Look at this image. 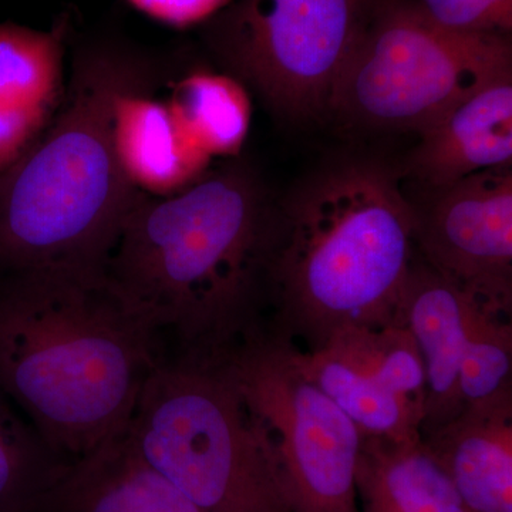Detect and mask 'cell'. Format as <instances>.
Segmentation results:
<instances>
[{
    "mask_svg": "<svg viewBox=\"0 0 512 512\" xmlns=\"http://www.w3.org/2000/svg\"><path fill=\"white\" fill-rule=\"evenodd\" d=\"M276 200L231 163L171 197L140 194L104 275L173 355L217 360L261 326Z\"/></svg>",
    "mask_w": 512,
    "mask_h": 512,
    "instance_id": "cell-1",
    "label": "cell"
},
{
    "mask_svg": "<svg viewBox=\"0 0 512 512\" xmlns=\"http://www.w3.org/2000/svg\"><path fill=\"white\" fill-rule=\"evenodd\" d=\"M127 434L202 512H292L275 448L218 362L165 355Z\"/></svg>",
    "mask_w": 512,
    "mask_h": 512,
    "instance_id": "cell-5",
    "label": "cell"
},
{
    "mask_svg": "<svg viewBox=\"0 0 512 512\" xmlns=\"http://www.w3.org/2000/svg\"><path fill=\"white\" fill-rule=\"evenodd\" d=\"M148 18L173 28L208 22L218 12L227 8L231 0H127Z\"/></svg>",
    "mask_w": 512,
    "mask_h": 512,
    "instance_id": "cell-21",
    "label": "cell"
},
{
    "mask_svg": "<svg viewBox=\"0 0 512 512\" xmlns=\"http://www.w3.org/2000/svg\"><path fill=\"white\" fill-rule=\"evenodd\" d=\"M143 82L130 84L114 100V151L134 190L147 197H171L197 183L211 157L185 134L167 101L144 92Z\"/></svg>",
    "mask_w": 512,
    "mask_h": 512,
    "instance_id": "cell-15",
    "label": "cell"
},
{
    "mask_svg": "<svg viewBox=\"0 0 512 512\" xmlns=\"http://www.w3.org/2000/svg\"><path fill=\"white\" fill-rule=\"evenodd\" d=\"M377 0H237L202 26L228 74L291 120L330 113Z\"/></svg>",
    "mask_w": 512,
    "mask_h": 512,
    "instance_id": "cell-7",
    "label": "cell"
},
{
    "mask_svg": "<svg viewBox=\"0 0 512 512\" xmlns=\"http://www.w3.org/2000/svg\"><path fill=\"white\" fill-rule=\"evenodd\" d=\"M215 362L275 448L292 512H360L362 434L303 375L292 346L255 330Z\"/></svg>",
    "mask_w": 512,
    "mask_h": 512,
    "instance_id": "cell-8",
    "label": "cell"
},
{
    "mask_svg": "<svg viewBox=\"0 0 512 512\" xmlns=\"http://www.w3.org/2000/svg\"><path fill=\"white\" fill-rule=\"evenodd\" d=\"M402 173L350 157L276 201L266 251L261 330L301 352L349 326L399 325L416 256Z\"/></svg>",
    "mask_w": 512,
    "mask_h": 512,
    "instance_id": "cell-2",
    "label": "cell"
},
{
    "mask_svg": "<svg viewBox=\"0 0 512 512\" xmlns=\"http://www.w3.org/2000/svg\"><path fill=\"white\" fill-rule=\"evenodd\" d=\"M512 316L490 311L414 256L397 323L416 340L426 375L421 437L512 390Z\"/></svg>",
    "mask_w": 512,
    "mask_h": 512,
    "instance_id": "cell-9",
    "label": "cell"
},
{
    "mask_svg": "<svg viewBox=\"0 0 512 512\" xmlns=\"http://www.w3.org/2000/svg\"><path fill=\"white\" fill-rule=\"evenodd\" d=\"M437 28L466 35L511 36L512 0H400Z\"/></svg>",
    "mask_w": 512,
    "mask_h": 512,
    "instance_id": "cell-20",
    "label": "cell"
},
{
    "mask_svg": "<svg viewBox=\"0 0 512 512\" xmlns=\"http://www.w3.org/2000/svg\"><path fill=\"white\" fill-rule=\"evenodd\" d=\"M356 484L360 512H470L423 440L363 439Z\"/></svg>",
    "mask_w": 512,
    "mask_h": 512,
    "instance_id": "cell-17",
    "label": "cell"
},
{
    "mask_svg": "<svg viewBox=\"0 0 512 512\" xmlns=\"http://www.w3.org/2000/svg\"><path fill=\"white\" fill-rule=\"evenodd\" d=\"M32 512H202L148 466L127 429L77 458Z\"/></svg>",
    "mask_w": 512,
    "mask_h": 512,
    "instance_id": "cell-16",
    "label": "cell"
},
{
    "mask_svg": "<svg viewBox=\"0 0 512 512\" xmlns=\"http://www.w3.org/2000/svg\"><path fill=\"white\" fill-rule=\"evenodd\" d=\"M470 512H512V390L421 437Z\"/></svg>",
    "mask_w": 512,
    "mask_h": 512,
    "instance_id": "cell-14",
    "label": "cell"
},
{
    "mask_svg": "<svg viewBox=\"0 0 512 512\" xmlns=\"http://www.w3.org/2000/svg\"><path fill=\"white\" fill-rule=\"evenodd\" d=\"M164 356L103 271L18 272L0 284V392L70 460L127 429Z\"/></svg>",
    "mask_w": 512,
    "mask_h": 512,
    "instance_id": "cell-3",
    "label": "cell"
},
{
    "mask_svg": "<svg viewBox=\"0 0 512 512\" xmlns=\"http://www.w3.org/2000/svg\"><path fill=\"white\" fill-rule=\"evenodd\" d=\"M146 72L143 56L121 40L77 43L55 119L0 177L3 271H103L140 197L114 151V100Z\"/></svg>",
    "mask_w": 512,
    "mask_h": 512,
    "instance_id": "cell-4",
    "label": "cell"
},
{
    "mask_svg": "<svg viewBox=\"0 0 512 512\" xmlns=\"http://www.w3.org/2000/svg\"><path fill=\"white\" fill-rule=\"evenodd\" d=\"M404 187L417 255L490 311L512 316V170Z\"/></svg>",
    "mask_w": 512,
    "mask_h": 512,
    "instance_id": "cell-10",
    "label": "cell"
},
{
    "mask_svg": "<svg viewBox=\"0 0 512 512\" xmlns=\"http://www.w3.org/2000/svg\"><path fill=\"white\" fill-rule=\"evenodd\" d=\"M303 375L342 410L363 439L421 440L426 375L406 326H349L322 348H292Z\"/></svg>",
    "mask_w": 512,
    "mask_h": 512,
    "instance_id": "cell-11",
    "label": "cell"
},
{
    "mask_svg": "<svg viewBox=\"0 0 512 512\" xmlns=\"http://www.w3.org/2000/svg\"><path fill=\"white\" fill-rule=\"evenodd\" d=\"M73 461L50 446L0 392V512H32Z\"/></svg>",
    "mask_w": 512,
    "mask_h": 512,
    "instance_id": "cell-19",
    "label": "cell"
},
{
    "mask_svg": "<svg viewBox=\"0 0 512 512\" xmlns=\"http://www.w3.org/2000/svg\"><path fill=\"white\" fill-rule=\"evenodd\" d=\"M510 72L511 36L450 32L400 0H377L330 113L367 130L419 134L458 100Z\"/></svg>",
    "mask_w": 512,
    "mask_h": 512,
    "instance_id": "cell-6",
    "label": "cell"
},
{
    "mask_svg": "<svg viewBox=\"0 0 512 512\" xmlns=\"http://www.w3.org/2000/svg\"><path fill=\"white\" fill-rule=\"evenodd\" d=\"M69 20L50 30L0 23V177L35 146L66 93Z\"/></svg>",
    "mask_w": 512,
    "mask_h": 512,
    "instance_id": "cell-13",
    "label": "cell"
},
{
    "mask_svg": "<svg viewBox=\"0 0 512 512\" xmlns=\"http://www.w3.org/2000/svg\"><path fill=\"white\" fill-rule=\"evenodd\" d=\"M402 168L403 180L441 187L512 163V72L458 100L419 133Z\"/></svg>",
    "mask_w": 512,
    "mask_h": 512,
    "instance_id": "cell-12",
    "label": "cell"
},
{
    "mask_svg": "<svg viewBox=\"0 0 512 512\" xmlns=\"http://www.w3.org/2000/svg\"><path fill=\"white\" fill-rule=\"evenodd\" d=\"M185 134L208 156H238L251 124V100L231 74L194 72L167 101Z\"/></svg>",
    "mask_w": 512,
    "mask_h": 512,
    "instance_id": "cell-18",
    "label": "cell"
}]
</instances>
